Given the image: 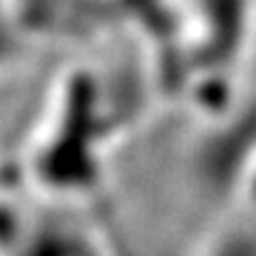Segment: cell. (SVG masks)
<instances>
[{
    "mask_svg": "<svg viewBox=\"0 0 256 256\" xmlns=\"http://www.w3.org/2000/svg\"><path fill=\"white\" fill-rule=\"evenodd\" d=\"M199 256H256V239L246 234H226L214 239V244Z\"/></svg>",
    "mask_w": 256,
    "mask_h": 256,
    "instance_id": "1",
    "label": "cell"
}]
</instances>
